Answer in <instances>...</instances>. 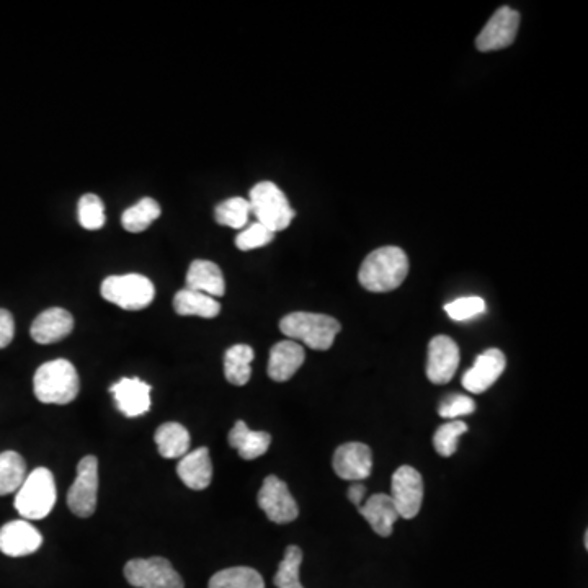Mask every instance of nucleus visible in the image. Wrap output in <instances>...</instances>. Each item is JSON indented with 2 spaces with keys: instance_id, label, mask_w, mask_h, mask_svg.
<instances>
[{
  "instance_id": "423d86ee",
  "label": "nucleus",
  "mask_w": 588,
  "mask_h": 588,
  "mask_svg": "<svg viewBox=\"0 0 588 588\" xmlns=\"http://www.w3.org/2000/svg\"><path fill=\"white\" fill-rule=\"evenodd\" d=\"M102 296L108 303L126 311H141L154 301L156 288L152 281L138 273L113 275L103 280Z\"/></svg>"
},
{
  "instance_id": "c85d7f7f",
  "label": "nucleus",
  "mask_w": 588,
  "mask_h": 588,
  "mask_svg": "<svg viewBox=\"0 0 588 588\" xmlns=\"http://www.w3.org/2000/svg\"><path fill=\"white\" fill-rule=\"evenodd\" d=\"M303 562V551L298 546H288L283 561L278 566L273 584L277 588H304L299 580V569Z\"/></svg>"
},
{
  "instance_id": "5701e85b",
  "label": "nucleus",
  "mask_w": 588,
  "mask_h": 588,
  "mask_svg": "<svg viewBox=\"0 0 588 588\" xmlns=\"http://www.w3.org/2000/svg\"><path fill=\"white\" fill-rule=\"evenodd\" d=\"M154 441L162 458H183L190 450V433L183 425L175 422H167L157 428Z\"/></svg>"
},
{
  "instance_id": "a878e982",
  "label": "nucleus",
  "mask_w": 588,
  "mask_h": 588,
  "mask_svg": "<svg viewBox=\"0 0 588 588\" xmlns=\"http://www.w3.org/2000/svg\"><path fill=\"white\" fill-rule=\"evenodd\" d=\"M27 479V464L15 451L0 453V495L17 492Z\"/></svg>"
},
{
  "instance_id": "4468645a",
  "label": "nucleus",
  "mask_w": 588,
  "mask_h": 588,
  "mask_svg": "<svg viewBox=\"0 0 588 588\" xmlns=\"http://www.w3.org/2000/svg\"><path fill=\"white\" fill-rule=\"evenodd\" d=\"M507 368V358L499 348H487L474 361L471 370L466 371L461 379L464 389L473 394H482L502 376Z\"/></svg>"
},
{
  "instance_id": "ddd939ff",
  "label": "nucleus",
  "mask_w": 588,
  "mask_h": 588,
  "mask_svg": "<svg viewBox=\"0 0 588 588\" xmlns=\"http://www.w3.org/2000/svg\"><path fill=\"white\" fill-rule=\"evenodd\" d=\"M458 366V343L446 335L433 337L428 345L427 378L433 384L450 383Z\"/></svg>"
},
{
  "instance_id": "2eb2a0df",
  "label": "nucleus",
  "mask_w": 588,
  "mask_h": 588,
  "mask_svg": "<svg viewBox=\"0 0 588 588\" xmlns=\"http://www.w3.org/2000/svg\"><path fill=\"white\" fill-rule=\"evenodd\" d=\"M151 386L139 378H121L110 388L115 397L116 409L134 419L151 409Z\"/></svg>"
},
{
  "instance_id": "7c9ffc66",
  "label": "nucleus",
  "mask_w": 588,
  "mask_h": 588,
  "mask_svg": "<svg viewBox=\"0 0 588 588\" xmlns=\"http://www.w3.org/2000/svg\"><path fill=\"white\" fill-rule=\"evenodd\" d=\"M466 432H468V425L461 420H450L448 424L438 427L435 437H433V446H435L438 455L443 458L455 455L458 450L459 437Z\"/></svg>"
},
{
  "instance_id": "473e14b6",
  "label": "nucleus",
  "mask_w": 588,
  "mask_h": 588,
  "mask_svg": "<svg viewBox=\"0 0 588 588\" xmlns=\"http://www.w3.org/2000/svg\"><path fill=\"white\" fill-rule=\"evenodd\" d=\"M445 311L453 321L463 322L479 316L486 311V301L479 296L455 299L453 303L446 304Z\"/></svg>"
},
{
  "instance_id": "f03ea898",
  "label": "nucleus",
  "mask_w": 588,
  "mask_h": 588,
  "mask_svg": "<svg viewBox=\"0 0 588 588\" xmlns=\"http://www.w3.org/2000/svg\"><path fill=\"white\" fill-rule=\"evenodd\" d=\"M33 389L41 404L66 406L79 396L81 381L71 361L59 358L48 361L36 370Z\"/></svg>"
},
{
  "instance_id": "9b49d317",
  "label": "nucleus",
  "mask_w": 588,
  "mask_h": 588,
  "mask_svg": "<svg viewBox=\"0 0 588 588\" xmlns=\"http://www.w3.org/2000/svg\"><path fill=\"white\" fill-rule=\"evenodd\" d=\"M518 27H520V14L517 10L500 7L477 36V49L487 53V51L508 48L517 38Z\"/></svg>"
},
{
  "instance_id": "7ed1b4c3",
  "label": "nucleus",
  "mask_w": 588,
  "mask_h": 588,
  "mask_svg": "<svg viewBox=\"0 0 588 588\" xmlns=\"http://www.w3.org/2000/svg\"><path fill=\"white\" fill-rule=\"evenodd\" d=\"M340 329L342 326L337 319L316 312H291L280 321V330L286 337L321 352L334 345Z\"/></svg>"
},
{
  "instance_id": "39448f33",
  "label": "nucleus",
  "mask_w": 588,
  "mask_h": 588,
  "mask_svg": "<svg viewBox=\"0 0 588 588\" xmlns=\"http://www.w3.org/2000/svg\"><path fill=\"white\" fill-rule=\"evenodd\" d=\"M250 213L255 214L257 223L275 234L285 231L293 221L294 213L285 193L273 182H260L250 190Z\"/></svg>"
},
{
  "instance_id": "1a4fd4ad",
  "label": "nucleus",
  "mask_w": 588,
  "mask_h": 588,
  "mask_svg": "<svg viewBox=\"0 0 588 588\" xmlns=\"http://www.w3.org/2000/svg\"><path fill=\"white\" fill-rule=\"evenodd\" d=\"M391 499L399 517L412 520L417 517L424 500V479L412 466H401L392 474Z\"/></svg>"
},
{
  "instance_id": "c9c22d12",
  "label": "nucleus",
  "mask_w": 588,
  "mask_h": 588,
  "mask_svg": "<svg viewBox=\"0 0 588 588\" xmlns=\"http://www.w3.org/2000/svg\"><path fill=\"white\" fill-rule=\"evenodd\" d=\"M14 316L7 309H0V348L9 347L14 340Z\"/></svg>"
},
{
  "instance_id": "f257e3e1",
  "label": "nucleus",
  "mask_w": 588,
  "mask_h": 588,
  "mask_svg": "<svg viewBox=\"0 0 588 588\" xmlns=\"http://www.w3.org/2000/svg\"><path fill=\"white\" fill-rule=\"evenodd\" d=\"M409 273V259L401 247H381L361 263L358 280L371 293H389L404 283Z\"/></svg>"
},
{
  "instance_id": "dca6fc26",
  "label": "nucleus",
  "mask_w": 588,
  "mask_h": 588,
  "mask_svg": "<svg viewBox=\"0 0 588 588\" xmlns=\"http://www.w3.org/2000/svg\"><path fill=\"white\" fill-rule=\"evenodd\" d=\"M43 536L27 520L10 522L0 528V553L10 557L33 554L41 548Z\"/></svg>"
},
{
  "instance_id": "393cba45",
  "label": "nucleus",
  "mask_w": 588,
  "mask_h": 588,
  "mask_svg": "<svg viewBox=\"0 0 588 588\" xmlns=\"http://www.w3.org/2000/svg\"><path fill=\"white\" fill-rule=\"evenodd\" d=\"M255 353L249 345H234L224 353V376L234 386H245L252 376Z\"/></svg>"
},
{
  "instance_id": "bb28decb",
  "label": "nucleus",
  "mask_w": 588,
  "mask_h": 588,
  "mask_svg": "<svg viewBox=\"0 0 588 588\" xmlns=\"http://www.w3.org/2000/svg\"><path fill=\"white\" fill-rule=\"evenodd\" d=\"M208 588H265V582L252 567H229L216 572Z\"/></svg>"
},
{
  "instance_id": "c756f323",
  "label": "nucleus",
  "mask_w": 588,
  "mask_h": 588,
  "mask_svg": "<svg viewBox=\"0 0 588 588\" xmlns=\"http://www.w3.org/2000/svg\"><path fill=\"white\" fill-rule=\"evenodd\" d=\"M250 216V203L249 200L244 198H229V200L223 201L221 205L216 206L214 210V218L216 223L221 226H228L232 229L244 228Z\"/></svg>"
},
{
  "instance_id": "9d476101",
  "label": "nucleus",
  "mask_w": 588,
  "mask_h": 588,
  "mask_svg": "<svg viewBox=\"0 0 588 588\" xmlns=\"http://www.w3.org/2000/svg\"><path fill=\"white\" fill-rule=\"evenodd\" d=\"M257 502L270 522L286 525L298 518V504L286 486V482L281 481L277 476L265 477L262 489L257 495Z\"/></svg>"
},
{
  "instance_id": "412c9836",
  "label": "nucleus",
  "mask_w": 588,
  "mask_h": 588,
  "mask_svg": "<svg viewBox=\"0 0 588 588\" xmlns=\"http://www.w3.org/2000/svg\"><path fill=\"white\" fill-rule=\"evenodd\" d=\"M188 290L208 294L211 298H221L226 293V281L223 272L216 263L210 260H195L188 268L187 286Z\"/></svg>"
},
{
  "instance_id": "cd10ccee",
  "label": "nucleus",
  "mask_w": 588,
  "mask_h": 588,
  "mask_svg": "<svg viewBox=\"0 0 588 588\" xmlns=\"http://www.w3.org/2000/svg\"><path fill=\"white\" fill-rule=\"evenodd\" d=\"M161 216V206L152 198H143L130 206L121 216V224L128 232H143Z\"/></svg>"
},
{
  "instance_id": "f8f14e48",
  "label": "nucleus",
  "mask_w": 588,
  "mask_h": 588,
  "mask_svg": "<svg viewBox=\"0 0 588 588\" xmlns=\"http://www.w3.org/2000/svg\"><path fill=\"white\" fill-rule=\"evenodd\" d=\"M332 466L343 481L360 482L368 479L373 471V453L365 443H345L335 451Z\"/></svg>"
},
{
  "instance_id": "72a5a7b5",
  "label": "nucleus",
  "mask_w": 588,
  "mask_h": 588,
  "mask_svg": "<svg viewBox=\"0 0 588 588\" xmlns=\"http://www.w3.org/2000/svg\"><path fill=\"white\" fill-rule=\"evenodd\" d=\"M273 237H275V234L270 229L262 226V224H250L249 228L239 232V236L236 237L237 249L244 250V252L260 249V247L270 244Z\"/></svg>"
},
{
  "instance_id": "0eeeda50",
  "label": "nucleus",
  "mask_w": 588,
  "mask_h": 588,
  "mask_svg": "<svg viewBox=\"0 0 588 588\" xmlns=\"http://www.w3.org/2000/svg\"><path fill=\"white\" fill-rule=\"evenodd\" d=\"M125 577L134 588H183L182 577L164 557L133 559L125 566Z\"/></svg>"
},
{
  "instance_id": "aec40b11",
  "label": "nucleus",
  "mask_w": 588,
  "mask_h": 588,
  "mask_svg": "<svg viewBox=\"0 0 588 588\" xmlns=\"http://www.w3.org/2000/svg\"><path fill=\"white\" fill-rule=\"evenodd\" d=\"M366 522L370 523L376 535L389 538L392 535V526L399 520V512L392 502L391 495L375 494L366 500L365 504L357 507Z\"/></svg>"
},
{
  "instance_id": "f3484780",
  "label": "nucleus",
  "mask_w": 588,
  "mask_h": 588,
  "mask_svg": "<svg viewBox=\"0 0 588 588\" xmlns=\"http://www.w3.org/2000/svg\"><path fill=\"white\" fill-rule=\"evenodd\" d=\"M72 329H74V317L71 312L63 308H51L36 317L30 334L36 343L49 345V343L66 339L67 335H71Z\"/></svg>"
},
{
  "instance_id": "b1692460",
  "label": "nucleus",
  "mask_w": 588,
  "mask_h": 588,
  "mask_svg": "<svg viewBox=\"0 0 588 588\" xmlns=\"http://www.w3.org/2000/svg\"><path fill=\"white\" fill-rule=\"evenodd\" d=\"M174 309L179 316H198L213 319L221 312V304L208 294L183 288L175 294Z\"/></svg>"
},
{
  "instance_id": "a211bd4d",
  "label": "nucleus",
  "mask_w": 588,
  "mask_h": 588,
  "mask_svg": "<svg viewBox=\"0 0 588 588\" xmlns=\"http://www.w3.org/2000/svg\"><path fill=\"white\" fill-rule=\"evenodd\" d=\"M306 360V352L303 345L293 340H283L273 345L268 360V376L277 381L285 383L296 375V371L303 366Z\"/></svg>"
},
{
  "instance_id": "20e7f679",
  "label": "nucleus",
  "mask_w": 588,
  "mask_h": 588,
  "mask_svg": "<svg viewBox=\"0 0 588 588\" xmlns=\"http://www.w3.org/2000/svg\"><path fill=\"white\" fill-rule=\"evenodd\" d=\"M58 500L54 476L49 469L38 468L27 476L15 495V508L27 520L48 517Z\"/></svg>"
},
{
  "instance_id": "2f4dec72",
  "label": "nucleus",
  "mask_w": 588,
  "mask_h": 588,
  "mask_svg": "<svg viewBox=\"0 0 588 588\" xmlns=\"http://www.w3.org/2000/svg\"><path fill=\"white\" fill-rule=\"evenodd\" d=\"M77 218H79L82 228L87 231H97V229L103 228L105 206H103L100 196L94 195V193L82 196L79 200V206H77Z\"/></svg>"
},
{
  "instance_id": "6e6552de",
  "label": "nucleus",
  "mask_w": 588,
  "mask_h": 588,
  "mask_svg": "<svg viewBox=\"0 0 588 588\" xmlns=\"http://www.w3.org/2000/svg\"><path fill=\"white\" fill-rule=\"evenodd\" d=\"M98 459L85 456L77 464V477L67 492V505L76 517L89 518L97 510Z\"/></svg>"
},
{
  "instance_id": "4be33fe9",
  "label": "nucleus",
  "mask_w": 588,
  "mask_h": 588,
  "mask_svg": "<svg viewBox=\"0 0 588 588\" xmlns=\"http://www.w3.org/2000/svg\"><path fill=\"white\" fill-rule=\"evenodd\" d=\"M229 446L237 450L239 456L247 461L260 458L267 453L272 445V437L267 432H254L245 424L244 420H237L236 425L229 432Z\"/></svg>"
},
{
  "instance_id": "f704fd0d",
  "label": "nucleus",
  "mask_w": 588,
  "mask_h": 588,
  "mask_svg": "<svg viewBox=\"0 0 588 588\" xmlns=\"http://www.w3.org/2000/svg\"><path fill=\"white\" fill-rule=\"evenodd\" d=\"M476 410V402L468 396H461V394H455V396L448 397L440 409L438 414L443 419L455 420L463 415H471Z\"/></svg>"
},
{
  "instance_id": "6ab92c4d",
  "label": "nucleus",
  "mask_w": 588,
  "mask_h": 588,
  "mask_svg": "<svg viewBox=\"0 0 588 588\" xmlns=\"http://www.w3.org/2000/svg\"><path fill=\"white\" fill-rule=\"evenodd\" d=\"M177 474L188 489L205 490L213 481V463H211L210 450L203 446L192 453H187L180 459Z\"/></svg>"
},
{
  "instance_id": "e433bc0d",
  "label": "nucleus",
  "mask_w": 588,
  "mask_h": 588,
  "mask_svg": "<svg viewBox=\"0 0 588 588\" xmlns=\"http://www.w3.org/2000/svg\"><path fill=\"white\" fill-rule=\"evenodd\" d=\"M365 494L366 487L363 486V484H360V482H355V484H352L350 489H348V499H350V502H352L355 507H360V505L363 504Z\"/></svg>"
}]
</instances>
